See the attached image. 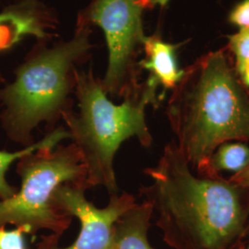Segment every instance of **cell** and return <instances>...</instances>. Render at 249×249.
Here are the masks:
<instances>
[{
    "label": "cell",
    "mask_w": 249,
    "mask_h": 249,
    "mask_svg": "<svg viewBox=\"0 0 249 249\" xmlns=\"http://www.w3.org/2000/svg\"><path fill=\"white\" fill-rule=\"evenodd\" d=\"M151 0H92L79 16L78 27L96 24L105 33L108 66L102 84L107 94L124 99L141 87L137 57L145 38L143 12Z\"/></svg>",
    "instance_id": "obj_6"
},
{
    "label": "cell",
    "mask_w": 249,
    "mask_h": 249,
    "mask_svg": "<svg viewBox=\"0 0 249 249\" xmlns=\"http://www.w3.org/2000/svg\"><path fill=\"white\" fill-rule=\"evenodd\" d=\"M228 22L239 29L249 28V0H241L231 9Z\"/></svg>",
    "instance_id": "obj_15"
},
{
    "label": "cell",
    "mask_w": 249,
    "mask_h": 249,
    "mask_svg": "<svg viewBox=\"0 0 249 249\" xmlns=\"http://www.w3.org/2000/svg\"><path fill=\"white\" fill-rule=\"evenodd\" d=\"M66 139H71L69 130L64 127H57L52 131H48L41 141L25 147L20 151L14 152L0 151V200L8 199L18 191L16 187L10 186L7 181V173L13 162L32 152L42 149H53Z\"/></svg>",
    "instance_id": "obj_11"
},
{
    "label": "cell",
    "mask_w": 249,
    "mask_h": 249,
    "mask_svg": "<svg viewBox=\"0 0 249 249\" xmlns=\"http://www.w3.org/2000/svg\"><path fill=\"white\" fill-rule=\"evenodd\" d=\"M228 180L231 183H234L242 187H249V165L246 169L241 171L240 173L234 174Z\"/></svg>",
    "instance_id": "obj_16"
},
{
    "label": "cell",
    "mask_w": 249,
    "mask_h": 249,
    "mask_svg": "<svg viewBox=\"0 0 249 249\" xmlns=\"http://www.w3.org/2000/svg\"><path fill=\"white\" fill-rule=\"evenodd\" d=\"M226 48L234 59V69L238 71L249 62V28L240 29L238 33L228 36Z\"/></svg>",
    "instance_id": "obj_13"
},
{
    "label": "cell",
    "mask_w": 249,
    "mask_h": 249,
    "mask_svg": "<svg viewBox=\"0 0 249 249\" xmlns=\"http://www.w3.org/2000/svg\"><path fill=\"white\" fill-rule=\"evenodd\" d=\"M89 29L78 27L71 40L27 58L15 72L14 81L0 89V121L11 142L24 148L34 144L33 132L39 124L52 131L70 110L76 65L90 48Z\"/></svg>",
    "instance_id": "obj_4"
},
{
    "label": "cell",
    "mask_w": 249,
    "mask_h": 249,
    "mask_svg": "<svg viewBox=\"0 0 249 249\" xmlns=\"http://www.w3.org/2000/svg\"><path fill=\"white\" fill-rule=\"evenodd\" d=\"M34 7L24 0L0 13V52L18 44L24 36H44V29Z\"/></svg>",
    "instance_id": "obj_10"
},
{
    "label": "cell",
    "mask_w": 249,
    "mask_h": 249,
    "mask_svg": "<svg viewBox=\"0 0 249 249\" xmlns=\"http://www.w3.org/2000/svg\"><path fill=\"white\" fill-rule=\"evenodd\" d=\"M144 173L140 189L173 249H241L249 229V187L222 177L196 176L175 142Z\"/></svg>",
    "instance_id": "obj_1"
},
{
    "label": "cell",
    "mask_w": 249,
    "mask_h": 249,
    "mask_svg": "<svg viewBox=\"0 0 249 249\" xmlns=\"http://www.w3.org/2000/svg\"><path fill=\"white\" fill-rule=\"evenodd\" d=\"M169 1L170 0H151L152 7H154V6H156V5H159L161 8L166 7V5L168 4Z\"/></svg>",
    "instance_id": "obj_18"
},
{
    "label": "cell",
    "mask_w": 249,
    "mask_h": 249,
    "mask_svg": "<svg viewBox=\"0 0 249 249\" xmlns=\"http://www.w3.org/2000/svg\"><path fill=\"white\" fill-rule=\"evenodd\" d=\"M152 215L146 200L128 210L115 224L111 249H153L148 241Z\"/></svg>",
    "instance_id": "obj_9"
},
{
    "label": "cell",
    "mask_w": 249,
    "mask_h": 249,
    "mask_svg": "<svg viewBox=\"0 0 249 249\" xmlns=\"http://www.w3.org/2000/svg\"><path fill=\"white\" fill-rule=\"evenodd\" d=\"M25 234H31V230L27 226H17L12 230L1 227L0 249H27Z\"/></svg>",
    "instance_id": "obj_14"
},
{
    "label": "cell",
    "mask_w": 249,
    "mask_h": 249,
    "mask_svg": "<svg viewBox=\"0 0 249 249\" xmlns=\"http://www.w3.org/2000/svg\"><path fill=\"white\" fill-rule=\"evenodd\" d=\"M228 49L205 53L184 70L166 115L178 149L199 176L217 178L211 160L223 143L249 142V92Z\"/></svg>",
    "instance_id": "obj_2"
},
{
    "label": "cell",
    "mask_w": 249,
    "mask_h": 249,
    "mask_svg": "<svg viewBox=\"0 0 249 249\" xmlns=\"http://www.w3.org/2000/svg\"><path fill=\"white\" fill-rule=\"evenodd\" d=\"M248 249H249V248H248Z\"/></svg>",
    "instance_id": "obj_19"
},
{
    "label": "cell",
    "mask_w": 249,
    "mask_h": 249,
    "mask_svg": "<svg viewBox=\"0 0 249 249\" xmlns=\"http://www.w3.org/2000/svg\"><path fill=\"white\" fill-rule=\"evenodd\" d=\"M84 187L65 184L54 195L58 207L80 223L79 236L70 247L59 248L60 238L52 233L42 235L36 249H111L114 227L128 210L137 204L133 195H113L105 208H98L85 196Z\"/></svg>",
    "instance_id": "obj_7"
},
{
    "label": "cell",
    "mask_w": 249,
    "mask_h": 249,
    "mask_svg": "<svg viewBox=\"0 0 249 249\" xmlns=\"http://www.w3.org/2000/svg\"><path fill=\"white\" fill-rule=\"evenodd\" d=\"M211 163L218 175L221 171L238 174L249 165V147L240 142L223 143L214 151Z\"/></svg>",
    "instance_id": "obj_12"
},
{
    "label": "cell",
    "mask_w": 249,
    "mask_h": 249,
    "mask_svg": "<svg viewBox=\"0 0 249 249\" xmlns=\"http://www.w3.org/2000/svg\"><path fill=\"white\" fill-rule=\"evenodd\" d=\"M16 170L21 186L15 195L0 200V228L27 226L31 234L48 230L60 238L73 217L55 203L56 190L65 184L88 189L79 149L73 142L42 149L17 160Z\"/></svg>",
    "instance_id": "obj_5"
},
{
    "label": "cell",
    "mask_w": 249,
    "mask_h": 249,
    "mask_svg": "<svg viewBox=\"0 0 249 249\" xmlns=\"http://www.w3.org/2000/svg\"><path fill=\"white\" fill-rule=\"evenodd\" d=\"M158 88L147 79L122 104L115 105L92 72L77 71L74 91L79 112L69 110L62 118L80 151L88 188L104 187L111 196L116 195L114 160L120 146L136 138L143 147H151L153 138L146 122V108L159 106Z\"/></svg>",
    "instance_id": "obj_3"
},
{
    "label": "cell",
    "mask_w": 249,
    "mask_h": 249,
    "mask_svg": "<svg viewBox=\"0 0 249 249\" xmlns=\"http://www.w3.org/2000/svg\"><path fill=\"white\" fill-rule=\"evenodd\" d=\"M178 46L164 42L156 35L145 36L143 41L145 57L139 62V66L149 71V80L162 88V98L166 90L176 88L184 73V70L178 68L176 55Z\"/></svg>",
    "instance_id": "obj_8"
},
{
    "label": "cell",
    "mask_w": 249,
    "mask_h": 249,
    "mask_svg": "<svg viewBox=\"0 0 249 249\" xmlns=\"http://www.w3.org/2000/svg\"><path fill=\"white\" fill-rule=\"evenodd\" d=\"M236 73L242 81V83L247 88H249V62L247 63L241 70L236 71Z\"/></svg>",
    "instance_id": "obj_17"
}]
</instances>
